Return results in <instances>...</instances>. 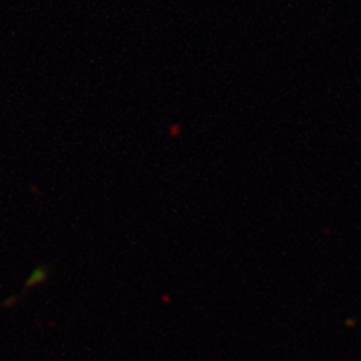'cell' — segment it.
<instances>
[{"mask_svg": "<svg viewBox=\"0 0 361 361\" xmlns=\"http://www.w3.org/2000/svg\"><path fill=\"white\" fill-rule=\"evenodd\" d=\"M44 271V269H37V271H34V273L31 274V277H30L27 285H28V286H32V285H38L39 283L44 281L46 274H44V271Z\"/></svg>", "mask_w": 361, "mask_h": 361, "instance_id": "1", "label": "cell"}]
</instances>
